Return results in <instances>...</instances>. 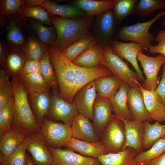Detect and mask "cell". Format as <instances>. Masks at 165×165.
Returning a JSON list of instances; mask_svg holds the SVG:
<instances>
[{
    "label": "cell",
    "mask_w": 165,
    "mask_h": 165,
    "mask_svg": "<svg viewBox=\"0 0 165 165\" xmlns=\"http://www.w3.org/2000/svg\"><path fill=\"white\" fill-rule=\"evenodd\" d=\"M22 50L29 59L40 61L48 48L36 38H30Z\"/></svg>",
    "instance_id": "74e56055"
},
{
    "label": "cell",
    "mask_w": 165,
    "mask_h": 165,
    "mask_svg": "<svg viewBox=\"0 0 165 165\" xmlns=\"http://www.w3.org/2000/svg\"><path fill=\"white\" fill-rule=\"evenodd\" d=\"M138 154L130 147L116 153H109L97 158L101 165H135L134 159Z\"/></svg>",
    "instance_id": "83f0119b"
},
{
    "label": "cell",
    "mask_w": 165,
    "mask_h": 165,
    "mask_svg": "<svg viewBox=\"0 0 165 165\" xmlns=\"http://www.w3.org/2000/svg\"><path fill=\"white\" fill-rule=\"evenodd\" d=\"M165 152V138L159 139L154 143L148 150L137 155L134 159L135 165H145Z\"/></svg>",
    "instance_id": "1f68e13d"
},
{
    "label": "cell",
    "mask_w": 165,
    "mask_h": 165,
    "mask_svg": "<svg viewBox=\"0 0 165 165\" xmlns=\"http://www.w3.org/2000/svg\"><path fill=\"white\" fill-rule=\"evenodd\" d=\"M127 105L132 120L152 122L146 109L143 94L139 87L130 88L128 93Z\"/></svg>",
    "instance_id": "ac0fdd59"
},
{
    "label": "cell",
    "mask_w": 165,
    "mask_h": 165,
    "mask_svg": "<svg viewBox=\"0 0 165 165\" xmlns=\"http://www.w3.org/2000/svg\"><path fill=\"white\" fill-rule=\"evenodd\" d=\"M48 146L61 148L66 146L72 137L71 127L61 123L44 119L39 131Z\"/></svg>",
    "instance_id": "8992f818"
},
{
    "label": "cell",
    "mask_w": 165,
    "mask_h": 165,
    "mask_svg": "<svg viewBox=\"0 0 165 165\" xmlns=\"http://www.w3.org/2000/svg\"><path fill=\"white\" fill-rule=\"evenodd\" d=\"M119 119L124 123L125 128L126 141L123 151L130 147L134 149L138 154L144 151L143 148L144 122L139 120Z\"/></svg>",
    "instance_id": "2e32d148"
},
{
    "label": "cell",
    "mask_w": 165,
    "mask_h": 165,
    "mask_svg": "<svg viewBox=\"0 0 165 165\" xmlns=\"http://www.w3.org/2000/svg\"><path fill=\"white\" fill-rule=\"evenodd\" d=\"M101 65L107 67L113 75L126 83L130 88L139 87L141 81L138 73L131 70L128 63L115 54L110 46L104 48Z\"/></svg>",
    "instance_id": "277c9868"
},
{
    "label": "cell",
    "mask_w": 165,
    "mask_h": 165,
    "mask_svg": "<svg viewBox=\"0 0 165 165\" xmlns=\"http://www.w3.org/2000/svg\"><path fill=\"white\" fill-rule=\"evenodd\" d=\"M7 52V51L4 46L1 42L0 43V64L2 67Z\"/></svg>",
    "instance_id": "f907efd6"
},
{
    "label": "cell",
    "mask_w": 165,
    "mask_h": 165,
    "mask_svg": "<svg viewBox=\"0 0 165 165\" xmlns=\"http://www.w3.org/2000/svg\"><path fill=\"white\" fill-rule=\"evenodd\" d=\"M94 80L97 95L110 100L115 96L123 82L113 75L100 77Z\"/></svg>",
    "instance_id": "4316f807"
},
{
    "label": "cell",
    "mask_w": 165,
    "mask_h": 165,
    "mask_svg": "<svg viewBox=\"0 0 165 165\" xmlns=\"http://www.w3.org/2000/svg\"><path fill=\"white\" fill-rule=\"evenodd\" d=\"M14 93L12 82L9 80L0 84V109L14 99Z\"/></svg>",
    "instance_id": "7bdbcfd3"
},
{
    "label": "cell",
    "mask_w": 165,
    "mask_h": 165,
    "mask_svg": "<svg viewBox=\"0 0 165 165\" xmlns=\"http://www.w3.org/2000/svg\"><path fill=\"white\" fill-rule=\"evenodd\" d=\"M66 146L82 155L89 157L98 158L100 156L108 153L100 141L86 142L72 137Z\"/></svg>",
    "instance_id": "44dd1931"
},
{
    "label": "cell",
    "mask_w": 165,
    "mask_h": 165,
    "mask_svg": "<svg viewBox=\"0 0 165 165\" xmlns=\"http://www.w3.org/2000/svg\"><path fill=\"white\" fill-rule=\"evenodd\" d=\"M162 8L165 9L164 0H141L137 5L136 14L143 18Z\"/></svg>",
    "instance_id": "ab89813d"
},
{
    "label": "cell",
    "mask_w": 165,
    "mask_h": 165,
    "mask_svg": "<svg viewBox=\"0 0 165 165\" xmlns=\"http://www.w3.org/2000/svg\"><path fill=\"white\" fill-rule=\"evenodd\" d=\"M116 24L112 9L96 16L93 25V35L97 43L104 47L110 46L113 39Z\"/></svg>",
    "instance_id": "30bf717a"
},
{
    "label": "cell",
    "mask_w": 165,
    "mask_h": 165,
    "mask_svg": "<svg viewBox=\"0 0 165 165\" xmlns=\"http://www.w3.org/2000/svg\"><path fill=\"white\" fill-rule=\"evenodd\" d=\"M43 0H23L24 6H39Z\"/></svg>",
    "instance_id": "681fc988"
},
{
    "label": "cell",
    "mask_w": 165,
    "mask_h": 165,
    "mask_svg": "<svg viewBox=\"0 0 165 165\" xmlns=\"http://www.w3.org/2000/svg\"><path fill=\"white\" fill-rule=\"evenodd\" d=\"M30 21L32 28L41 41L49 46H53L57 38V32L54 27L45 26L34 20L30 19Z\"/></svg>",
    "instance_id": "d590c367"
},
{
    "label": "cell",
    "mask_w": 165,
    "mask_h": 165,
    "mask_svg": "<svg viewBox=\"0 0 165 165\" xmlns=\"http://www.w3.org/2000/svg\"><path fill=\"white\" fill-rule=\"evenodd\" d=\"M52 93L51 106L46 117L53 121H61L71 127L74 117L78 113L75 103L63 100L59 90H52Z\"/></svg>",
    "instance_id": "ba28073f"
},
{
    "label": "cell",
    "mask_w": 165,
    "mask_h": 165,
    "mask_svg": "<svg viewBox=\"0 0 165 165\" xmlns=\"http://www.w3.org/2000/svg\"><path fill=\"white\" fill-rule=\"evenodd\" d=\"M32 104L34 115L41 125L50 109L52 96L42 91L28 90Z\"/></svg>",
    "instance_id": "603a6c76"
},
{
    "label": "cell",
    "mask_w": 165,
    "mask_h": 165,
    "mask_svg": "<svg viewBox=\"0 0 165 165\" xmlns=\"http://www.w3.org/2000/svg\"><path fill=\"white\" fill-rule=\"evenodd\" d=\"M14 106V99L0 109V139L11 129Z\"/></svg>",
    "instance_id": "60d3db41"
},
{
    "label": "cell",
    "mask_w": 165,
    "mask_h": 165,
    "mask_svg": "<svg viewBox=\"0 0 165 165\" xmlns=\"http://www.w3.org/2000/svg\"><path fill=\"white\" fill-rule=\"evenodd\" d=\"M155 40L158 44L154 46L151 45L148 49L149 52L151 54L159 53L165 56V29L159 31Z\"/></svg>",
    "instance_id": "f6af8a7d"
},
{
    "label": "cell",
    "mask_w": 165,
    "mask_h": 165,
    "mask_svg": "<svg viewBox=\"0 0 165 165\" xmlns=\"http://www.w3.org/2000/svg\"><path fill=\"white\" fill-rule=\"evenodd\" d=\"M163 70L161 79L155 91L161 97L165 107V64L163 65Z\"/></svg>",
    "instance_id": "7dc6e473"
},
{
    "label": "cell",
    "mask_w": 165,
    "mask_h": 165,
    "mask_svg": "<svg viewBox=\"0 0 165 165\" xmlns=\"http://www.w3.org/2000/svg\"><path fill=\"white\" fill-rule=\"evenodd\" d=\"M51 21L56 31L57 38L53 45L61 52L71 44L90 33L94 20L92 17L67 18L50 17Z\"/></svg>",
    "instance_id": "3957f363"
},
{
    "label": "cell",
    "mask_w": 165,
    "mask_h": 165,
    "mask_svg": "<svg viewBox=\"0 0 165 165\" xmlns=\"http://www.w3.org/2000/svg\"><path fill=\"white\" fill-rule=\"evenodd\" d=\"M137 56L146 77L142 87L147 90L155 91L160 82L158 74L161 66L165 64V56L160 54L155 57H150L140 52Z\"/></svg>",
    "instance_id": "9c48e42d"
},
{
    "label": "cell",
    "mask_w": 165,
    "mask_h": 165,
    "mask_svg": "<svg viewBox=\"0 0 165 165\" xmlns=\"http://www.w3.org/2000/svg\"><path fill=\"white\" fill-rule=\"evenodd\" d=\"M52 16L58 15L67 18H79L86 16L83 11L71 5L57 4L49 0H43L40 5Z\"/></svg>",
    "instance_id": "d4e9b609"
},
{
    "label": "cell",
    "mask_w": 165,
    "mask_h": 165,
    "mask_svg": "<svg viewBox=\"0 0 165 165\" xmlns=\"http://www.w3.org/2000/svg\"><path fill=\"white\" fill-rule=\"evenodd\" d=\"M94 80L81 88L75 94L72 101L75 103L78 113L92 120L94 104L97 95Z\"/></svg>",
    "instance_id": "7c38bea8"
},
{
    "label": "cell",
    "mask_w": 165,
    "mask_h": 165,
    "mask_svg": "<svg viewBox=\"0 0 165 165\" xmlns=\"http://www.w3.org/2000/svg\"><path fill=\"white\" fill-rule=\"evenodd\" d=\"M17 13L21 17L31 18L42 23L48 25L51 24L49 14L45 9L41 6H24Z\"/></svg>",
    "instance_id": "8d00e7d4"
},
{
    "label": "cell",
    "mask_w": 165,
    "mask_h": 165,
    "mask_svg": "<svg viewBox=\"0 0 165 165\" xmlns=\"http://www.w3.org/2000/svg\"><path fill=\"white\" fill-rule=\"evenodd\" d=\"M28 59L22 50L12 48L7 51L2 67L12 77L19 78L23 74L24 65Z\"/></svg>",
    "instance_id": "ffe728a7"
},
{
    "label": "cell",
    "mask_w": 165,
    "mask_h": 165,
    "mask_svg": "<svg viewBox=\"0 0 165 165\" xmlns=\"http://www.w3.org/2000/svg\"><path fill=\"white\" fill-rule=\"evenodd\" d=\"M19 78L27 90L50 92V87L41 73L22 74Z\"/></svg>",
    "instance_id": "836d02e7"
},
{
    "label": "cell",
    "mask_w": 165,
    "mask_h": 165,
    "mask_svg": "<svg viewBox=\"0 0 165 165\" xmlns=\"http://www.w3.org/2000/svg\"><path fill=\"white\" fill-rule=\"evenodd\" d=\"M48 50L57 80L60 96L69 103L72 102L76 93L86 84L100 77L113 75L104 65L91 68L76 65L53 46H49Z\"/></svg>",
    "instance_id": "6da1fadb"
},
{
    "label": "cell",
    "mask_w": 165,
    "mask_h": 165,
    "mask_svg": "<svg viewBox=\"0 0 165 165\" xmlns=\"http://www.w3.org/2000/svg\"><path fill=\"white\" fill-rule=\"evenodd\" d=\"M10 75L4 69H1L0 70V84L9 80Z\"/></svg>",
    "instance_id": "816d5d0a"
},
{
    "label": "cell",
    "mask_w": 165,
    "mask_h": 165,
    "mask_svg": "<svg viewBox=\"0 0 165 165\" xmlns=\"http://www.w3.org/2000/svg\"><path fill=\"white\" fill-rule=\"evenodd\" d=\"M165 15V11H160L148 21L123 26L117 32L116 38L124 41L135 42L141 45L144 50H148L151 45V42L155 40V38L149 32V29L156 21Z\"/></svg>",
    "instance_id": "5b68a950"
},
{
    "label": "cell",
    "mask_w": 165,
    "mask_h": 165,
    "mask_svg": "<svg viewBox=\"0 0 165 165\" xmlns=\"http://www.w3.org/2000/svg\"><path fill=\"white\" fill-rule=\"evenodd\" d=\"M27 150L32 156L35 165H53L50 147L39 132L27 137Z\"/></svg>",
    "instance_id": "8fae6325"
},
{
    "label": "cell",
    "mask_w": 165,
    "mask_h": 165,
    "mask_svg": "<svg viewBox=\"0 0 165 165\" xmlns=\"http://www.w3.org/2000/svg\"><path fill=\"white\" fill-rule=\"evenodd\" d=\"M7 38L10 42L18 45H21L24 42V38L16 22L9 21Z\"/></svg>",
    "instance_id": "ee69618b"
},
{
    "label": "cell",
    "mask_w": 165,
    "mask_h": 165,
    "mask_svg": "<svg viewBox=\"0 0 165 165\" xmlns=\"http://www.w3.org/2000/svg\"><path fill=\"white\" fill-rule=\"evenodd\" d=\"M71 129L74 138L90 142L100 141V137L96 132L93 123L89 118L81 114L78 113L74 117Z\"/></svg>",
    "instance_id": "e0dca14e"
},
{
    "label": "cell",
    "mask_w": 165,
    "mask_h": 165,
    "mask_svg": "<svg viewBox=\"0 0 165 165\" xmlns=\"http://www.w3.org/2000/svg\"><path fill=\"white\" fill-rule=\"evenodd\" d=\"M110 47L114 53L122 60L126 59L133 66L143 83L145 80L138 63L137 53L144 50L140 45L134 42L125 43L113 39Z\"/></svg>",
    "instance_id": "4fadbf2b"
},
{
    "label": "cell",
    "mask_w": 165,
    "mask_h": 165,
    "mask_svg": "<svg viewBox=\"0 0 165 165\" xmlns=\"http://www.w3.org/2000/svg\"><path fill=\"white\" fill-rule=\"evenodd\" d=\"M104 47L97 43L88 48L72 62L74 64L86 68H95L101 65Z\"/></svg>",
    "instance_id": "484cf974"
},
{
    "label": "cell",
    "mask_w": 165,
    "mask_h": 165,
    "mask_svg": "<svg viewBox=\"0 0 165 165\" xmlns=\"http://www.w3.org/2000/svg\"><path fill=\"white\" fill-rule=\"evenodd\" d=\"M97 43L93 34L90 33L71 44L62 53L67 59L72 62L86 50Z\"/></svg>",
    "instance_id": "f546056e"
},
{
    "label": "cell",
    "mask_w": 165,
    "mask_h": 165,
    "mask_svg": "<svg viewBox=\"0 0 165 165\" xmlns=\"http://www.w3.org/2000/svg\"><path fill=\"white\" fill-rule=\"evenodd\" d=\"M100 138V141L108 153L123 151L126 141L125 128L123 122L113 114Z\"/></svg>",
    "instance_id": "52a82bcc"
},
{
    "label": "cell",
    "mask_w": 165,
    "mask_h": 165,
    "mask_svg": "<svg viewBox=\"0 0 165 165\" xmlns=\"http://www.w3.org/2000/svg\"><path fill=\"white\" fill-rule=\"evenodd\" d=\"M130 88L123 82L120 88L110 100L114 115L119 118L132 120L127 105L128 93Z\"/></svg>",
    "instance_id": "cb8c5ba5"
},
{
    "label": "cell",
    "mask_w": 165,
    "mask_h": 165,
    "mask_svg": "<svg viewBox=\"0 0 165 165\" xmlns=\"http://www.w3.org/2000/svg\"><path fill=\"white\" fill-rule=\"evenodd\" d=\"M139 88L143 97L145 108L152 120L159 123L165 121V107L160 96L155 91L144 89L141 84Z\"/></svg>",
    "instance_id": "d6986e66"
},
{
    "label": "cell",
    "mask_w": 165,
    "mask_h": 165,
    "mask_svg": "<svg viewBox=\"0 0 165 165\" xmlns=\"http://www.w3.org/2000/svg\"><path fill=\"white\" fill-rule=\"evenodd\" d=\"M33 73H41L40 61L36 60L28 59L26 61L24 65L23 74Z\"/></svg>",
    "instance_id": "bcb514c9"
},
{
    "label": "cell",
    "mask_w": 165,
    "mask_h": 165,
    "mask_svg": "<svg viewBox=\"0 0 165 165\" xmlns=\"http://www.w3.org/2000/svg\"><path fill=\"white\" fill-rule=\"evenodd\" d=\"M144 123L143 148L144 149H149L157 140L165 138V124H162L157 122L153 124L148 121Z\"/></svg>",
    "instance_id": "4dcf8cb0"
},
{
    "label": "cell",
    "mask_w": 165,
    "mask_h": 165,
    "mask_svg": "<svg viewBox=\"0 0 165 165\" xmlns=\"http://www.w3.org/2000/svg\"><path fill=\"white\" fill-rule=\"evenodd\" d=\"M138 0H117L113 9L116 24H120L126 17L136 13Z\"/></svg>",
    "instance_id": "d6a6232c"
},
{
    "label": "cell",
    "mask_w": 165,
    "mask_h": 165,
    "mask_svg": "<svg viewBox=\"0 0 165 165\" xmlns=\"http://www.w3.org/2000/svg\"><path fill=\"white\" fill-rule=\"evenodd\" d=\"M145 165H165V153L151 160Z\"/></svg>",
    "instance_id": "c3c4849f"
},
{
    "label": "cell",
    "mask_w": 165,
    "mask_h": 165,
    "mask_svg": "<svg viewBox=\"0 0 165 165\" xmlns=\"http://www.w3.org/2000/svg\"><path fill=\"white\" fill-rule=\"evenodd\" d=\"M41 73L52 90H59L57 80L48 50L40 61Z\"/></svg>",
    "instance_id": "e575fe53"
},
{
    "label": "cell",
    "mask_w": 165,
    "mask_h": 165,
    "mask_svg": "<svg viewBox=\"0 0 165 165\" xmlns=\"http://www.w3.org/2000/svg\"><path fill=\"white\" fill-rule=\"evenodd\" d=\"M27 136L11 129L0 139V159L9 157Z\"/></svg>",
    "instance_id": "f1b7e54d"
},
{
    "label": "cell",
    "mask_w": 165,
    "mask_h": 165,
    "mask_svg": "<svg viewBox=\"0 0 165 165\" xmlns=\"http://www.w3.org/2000/svg\"><path fill=\"white\" fill-rule=\"evenodd\" d=\"M12 78L14 97L11 129L26 136L36 133L40 131L41 125L31 108L28 90L19 78Z\"/></svg>",
    "instance_id": "7a4b0ae2"
},
{
    "label": "cell",
    "mask_w": 165,
    "mask_h": 165,
    "mask_svg": "<svg viewBox=\"0 0 165 165\" xmlns=\"http://www.w3.org/2000/svg\"><path fill=\"white\" fill-rule=\"evenodd\" d=\"M23 6V0H3L0 1V21L3 22L7 16L18 12Z\"/></svg>",
    "instance_id": "b9f144b4"
},
{
    "label": "cell",
    "mask_w": 165,
    "mask_h": 165,
    "mask_svg": "<svg viewBox=\"0 0 165 165\" xmlns=\"http://www.w3.org/2000/svg\"><path fill=\"white\" fill-rule=\"evenodd\" d=\"M112 111L110 100L97 95L93 106V124L100 137L112 118Z\"/></svg>",
    "instance_id": "9a60e30c"
},
{
    "label": "cell",
    "mask_w": 165,
    "mask_h": 165,
    "mask_svg": "<svg viewBox=\"0 0 165 165\" xmlns=\"http://www.w3.org/2000/svg\"><path fill=\"white\" fill-rule=\"evenodd\" d=\"M27 144L26 137L9 157L4 159H0V165H27L26 152Z\"/></svg>",
    "instance_id": "f35d334b"
},
{
    "label": "cell",
    "mask_w": 165,
    "mask_h": 165,
    "mask_svg": "<svg viewBox=\"0 0 165 165\" xmlns=\"http://www.w3.org/2000/svg\"><path fill=\"white\" fill-rule=\"evenodd\" d=\"M50 149L53 165H101L97 158L77 154L68 148L64 149L50 148Z\"/></svg>",
    "instance_id": "5bb4252c"
},
{
    "label": "cell",
    "mask_w": 165,
    "mask_h": 165,
    "mask_svg": "<svg viewBox=\"0 0 165 165\" xmlns=\"http://www.w3.org/2000/svg\"><path fill=\"white\" fill-rule=\"evenodd\" d=\"M117 0H75L71 4L84 11L86 16L97 15L109 10H113Z\"/></svg>",
    "instance_id": "7402d4cb"
},
{
    "label": "cell",
    "mask_w": 165,
    "mask_h": 165,
    "mask_svg": "<svg viewBox=\"0 0 165 165\" xmlns=\"http://www.w3.org/2000/svg\"><path fill=\"white\" fill-rule=\"evenodd\" d=\"M162 24L163 25V26L165 27V20L163 21L162 22Z\"/></svg>",
    "instance_id": "db71d44e"
},
{
    "label": "cell",
    "mask_w": 165,
    "mask_h": 165,
    "mask_svg": "<svg viewBox=\"0 0 165 165\" xmlns=\"http://www.w3.org/2000/svg\"><path fill=\"white\" fill-rule=\"evenodd\" d=\"M27 165H35L33 163L31 158L28 154H26Z\"/></svg>",
    "instance_id": "f5cc1de1"
}]
</instances>
